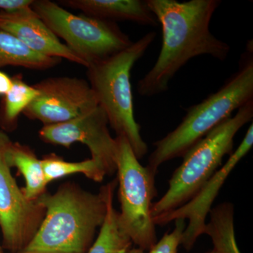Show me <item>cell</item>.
I'll list each match as a JSON object with an SVG mask.
<instances>
[{
    "instance_id": "cell-23",
    "label": "cell",
    "mask_w": 253,
    "mask_h": 253,
    "mask_svg": "<svg viewBox=\"0 0 253 253\" xmlns=\"http://www.w3.org/2000/svg\"><path fill=\"white\" fill-rule=\"evenodd\" d=\"M126 253H147L146 252H145V251H143V250H141L140 249H139V248H131L130 249L128 250L127 251Z\"/></svg>"
},
{
    "instance_id": "cell-20",
    "label": "cell",
    "mask_w": 253,
    "mask_h": 253,
    "mask_svg": "<svg viewBox=\"0 0 253 253\" xmlns=\"http://www.w3.org/2000/svg\"><path fill=\"white\" fill-rule=\"evenodd\" d=\"M186 226L184 219L174 221V228L170 232L166 233L161 240L158 241L148 253H178L181 246L183 233Z\"/></svg>"
},
{
    "instance_id": "cell-14",
    "label": "cell",
    "mask_w": 253,
    "mask_h": 253,
    "mask_svg": "<svg viewBox=\"0 0 253 253\" xmlns=\"http://www.w3.org/2000/svg\"><path fill=\"white\" fill-rule=\"evenodd\" d=\"M6 160L10 168H16L24 177L26 186L22 191L26 199L36 201L46 192L48 184L41 161L30 146L11 141L6 150Z\"/></svg>"
},
{
    "instance_id": "cell-24",
    "label": "cell",
    "mask_w": 253,
    "mask_h": 253,
    "mask_svg": "<svg viewBox=\"0 0 253 253\" xmlns=\"http://www.w3.org/2000/svg\"><path fill=\"white\" fill-rule=\"evenodd\" d=\"M0 253H4V251H3L2 246L0 245Z\"/></svg>"
},
{
    "instance_id": "cell-1",
    "label": "cell",
    "mask_w": 253,
    "mask_h": 253,
    "mask_svg": "<svg viewBox=\"0 0 253 253\" xmlns=\"http://www.w3.org/2000/svg\"><path fill=\"white\" fill-rule=\"evenodd\" d=\"M162 28L161 51L152 68L138 82L142 96L167 91L169 83L190 60L208 55L224 61L230 46L212 34L211 19L219 0H146Z\"/></svg>"
},
{
    "instance_id": "cell-5",
    "label": "cell",
    "mask_w": 253,
    "mask_h": 253,
    "mask_svg": "<svg viewBox=\"0 0 253 253\" xmlns=\"http://www.w3.org/2000/svg\"><path fill=\"white\" fill-rule=\"evenodd\" d=\"M253 101L237 110L196 143L183 156L169 181L167 191L152 206L153 219L177 209L194 197L220 168L223 159L233 153L238 131L252 121Z\"/></svg>"
},
{
    "instance_id": "cell-18",
    "label": "cell",
    "mask_w": 253,
    "mask_h": 253,
    "mask_svg": "<svg viewBox=\"0 0 253 253\" xmlns=\"http://www.w3.org/2000/svg\"><path fill=\"white\" fill-rule=\"evenodd\" d=\"M11 90L3 96L0 104V126L2 130L17 127L18 118L38 95V91L23 79L21 73L12 76Z\"/></svg>"
},
{
    "instance_id": "cell-7",
    "label": "cell",
    "mask_w": 253,
    "mask_h": 253,
    "mask_svg": "<svg viewBox=\"0 0 253 253\" xmlns=\"http://www.w3.org/2000/svg\"><path fill=\"white\" fill-rule=\"evenodd\" d=\"M32 9L87 68L126 49L132 44L129 36L113 21L75 14L49 0H34Z\"/></svg>"
},
{
    "instance_id": "cell-12",
    "label": "cell",
    "mask_w": 253,
    "mask_h": 253,
    "mask_svg": "<svg viewBox=\"0 0 253 253\" xmlns=\"http://www.w3.org/2000/svg\"><path fill=\"white\" fill-rule=\"evenodd\" d=\"M0 31L16 37L38 54L65 59L86 67L85 63L60 41L31 6L14 11H0Z\"/></svg>"
},
{
    "instance_id": "cell-4",
    "label": "cell",
    "mask_w": 253,
    "mask_h": 253,
    "mask_svg": "<svg viewBox=\"0 0 253 253\" xmlns=\"http://www.w3.org/2000/svg\"><path fill=\"white\" fill-rule=\"evenodd\" d=\"M156 38L150 32L126 49L87 68V77L98 104L117 136L126 138L138 159L146 156L148 146L134 118L131 71Z\"/></svg>"
},
{
    "instance_id": "cell-21",
    "label": "cell",
    "mask_w": 253,
    "mask_h": 253,
    "mask_svg": "<svg viewBox=\"0 0 253 253\" xmlns=\"http://www.w3.org/2000/svg\"><path fill=\"white\" fill-rule=\"evenodd\" d=\"M34 0H0V11H14L30 7Z\"/></svg>"
},
{
    "instance_id": "cell-11",
    "label": "cell",
    "mask_w": 253,
    "mask_h": 253,
    "mask_svg": "<svg viewBox=\"0 0 253 253\" xmlns=\"http://www.w3.org/2000/svg\"><path fill=\"white\" fill-rule=\"evenodd\" d=\"M253 146V125L251 123L244 139L229 159L202 186L189 202L172 212L154 218L156 226H164L176 219L188 221L183 233L181 246L186 251L194 248L200 236L204 235L207 218L221 188L240 161L251 151Z\"/></svg>"
},
{
    "instance_id": "cell-3",
    "label": "cell",
    "mask_w": 253,
    "mask_h": 253,
    "mask_svg": "<svg viewBox=\"0 0 253 253\" xmlns=\"http://www.w3.org/2000/svg\"><path fill=\"white\" fill-rule=\"evenodd\" d=\"M253 46L242 54L239 68L219 88L199 104L186 110L175 129L155 142L147 167L156 173L165 163L182 158L210 131L231 117L236 110L253 101Z\"/></svg>"
},
{
    "instance_id": "cell-8",
    "label": "cell",
    "mask_w": 253,
    "mask_h": 253,
    "mask_svg": "<svg viewBox=\"0 0 253 253\" xmlns=\"http://www.w3.org/2000/svg\"><path fill=\"white\" fill-rule=\"evenodd\" d=\"M11 142L0 129V229L3 249L10 253L22 251L36 235L45 215V210L26 199L11 172L6 150Z\"/></svg>"
},
{
    "instance_id": "cell-2",
    "label": "cell",
    "mask_w": 253,
    "mask_h": 253,
    "mask_svg": "<svg viewBox=\"0 0 253 253\" xmlns=\"http://www.w3.org/2000/svg\"><path fill=\"white\" fill-rule=\"evenodd\" d=\"M117 186L114 179L91 193L68 181L54 194L46 191L36 200L45 210L44 219L19 253H87L104 223L110 193Z\"/></svg>"
},
{
    "instance_id": "cell-17",
    "label": "cell",
    "mask_w": 253,
    "mask_h": 253,
    "mask_svg": "<svg viewBox=\"0 0 253 253\" xmlns=\"http://www.w3.org/2000/svg\"><path fill=\"white\" fill-rule=\"evenodd\" d=\"M110 193L107 212L97 237L87 253H126L132 242L119 220V212L114 207L115 190Z\"/></svg>"
},
{
    "instance_id": "cell-16",
    "label": "cell",
    "mask_w": 253,
    "mask_h": 253,
    "mask_svg": "<svg viewBox=\"0 0 253 253\" xmlns=\"http://www.w3.org/2000/svg\"><path fill=\"white\" fill-rule=\"evenodd\" d=\"M61 59L38 54L6 32L0 31V68L17 66L44 71L57 66Z\"/></svg>"
},
{
    "instance_id": "cell-19",
    "label": "cell",
    "mask_w": 253,
    "mask_h": 253,
    "mask_svg": "<svg viewBox=\"0 0 253 253\" xmlns=\"http://www.w3.org/2000/svg\"><path fill=\"white\" fill-rule=\"evenodd\" d=\"M43 172L47 184L73 174H83L96 182L104 180L106 174L93 160L81 162H68L55 154L46 155L41 160Z\"/></svg>"
},
{
    "instance_id": "cell-9",
    "label": "cell",
    "mask_w": 253,
    "mask_h": 253,
    "mask_svg": "<svg viewBox=\"0 0 253 253\" xmlns=\"http://www.w3.org/2000/svg\"><path fill=\"white\" fill-rule=\"evenodd\" d=\"M109 121L98 105L66 123L44 126L39 131L41 140L70 148L74 143L85 145L93 160L106 176L116 172L117 141L110 133Z\"/></svg>"
},
{
    "instance_id": "cell-6",
    "label": "cell",
    "mask_w": 253,
    "mask_h": 253,
    "mask_svg": "<svg viewBox=\"0 0 253 253\" xmlns=\"http://www.w3.org/2000/svg\"><path fill=\"white\" fill-rule=\"evenodd\" d=\"M116 139L120 223L132 244L149 252L158 241L151 212L157 195L156 174L141 164L126 138Z\"/></svg>"
},
{
    "instance_id": "cell-13",
    "label": "cell",
    "mask_w": 253,
    "mask_h": 253,
    "mask_svg": "<svg viewBox=\"0 0 253 253\" xmlns=\"http://www.w3.org/2000/svg\"><path fill=\"white\" fill-rule=\"evenodd\" d=\"M65 7L106 21H131L144 26H157L156 16L142 0H61Z\"/></svg>"
},
{
    "instance_id": "cell-22",
    "label": "cell",
    "mask_w": 253,
    "mask_h": 253,
    "mask_svg": "<svg viewBox=\"0 0 253 253\" xmlns=\"http://www.w3.org/2000/svg\"><path fill=\"white\" fill-rule=\"evenodd\" d=\"M12 85V78L0 70V96H4L7 94Z\"/></svg>"
},
{
    "instance_id": "cell-15",
    "label": "cell",
    "mask_w": 253,
    "mask_h": 253,
    "mask_svg": "<svg viewBox=\"0 0 253 253\" xmlns=\"http://www.w3.org/2000/svg\"><path fill=\"white\" fill-rule=\"evenodd\" d=\"M204 234L211 238L216 253H241L236 242L234 206L224 202L213 207L209 213Z\"/></svg>"
},
{
    "instance_id": "cell-10",
    "label": "cell",
    "mask_w": 253,
    "mask_h": 253,
    "mask_svg": "<svg viewBox=\"0 0 253 253\" xmlns=\"http://www.w3.org/2000/svg\"><path fill=\"white\" fill-rule=\"evenodd\" d=\"M33 86L38 96L23 114L44 126L67 122L99 105L89 83L81 78H48Z\"/></svg>"
},
{
    "instance_id": "cell-25",
    "label": "cell",
    "mask_w": 253,
    "mask_h": 253,
    "mask_svg": "<svg viewBox=\"0 0 253 253\" xmlns=\"http://www.w3.org/2000/svg\"><path fill=\"white\" fill-rule=\"evenodd\" d=\"M205 253H216L214 252V251H213L212 250H211V251H208V252H206Z\"/></svg>"
}]
</instances>
